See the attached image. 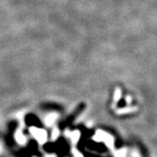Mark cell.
I'll use <instances>...</instances> for the list:
<instances>
[{
  "label": "cell",
  "mask_w": 157,
  "mask_h": 157,
  "mask_svg": "<svg viewBox=\"0 0 157 157\" xmlns=\"http://www.w3.org/2000/svg\"><path fill=\"white\" fill-rule=\"evenodd\" d=\"M94 140L96 142H104L105 145L110 149H113V147H114L113 137L107 132H104L102 131H98L96 132V134L94 136Z\"/></svg>",
  "instance_id": "cell-1"
},
{
  "label": "cell",
  "mask_w": 157,
  "mask_h": 157,
  "mask_svg": "<svg viewBox=\"0 0 157 157\" xmlns=\"http://www.w3.org/2000/svg\"><path fill=\"white\" fill-rule=\"evenodd\" d=\"M29 132H31L32 136L38 141V143H40V144H44L47 139V133L43 129L37 128V127H31Z\"/></svg>",
  "instance_id": "cell-2"
},
{
  "label": "cell",
  "mask_w": 157,
  "mask_h": 157,
  "mask_svg": "<svg viewBox=\"0 0 157 157\" xmlns=\"http://www.w3.org/2000/svg\"><path fill=\"white\" fill-rule=\"evenodd\" d=\"M15 140L20 145H25L27 143V138L24 136V133L22 132V131H17L15 132Z\"/></svg>",
  "instance_id": "cell-3"
},
{
  "label": "cell",
  "mask_w": 157,
  "mask_h": 157,
  "mask_svg": "<svg viewBox=\"0 0 157 157\" xmlns=\"http://www.w3.org/2000/svg\"><path fill=\"white\" fill-rule=\"evenodd\" d=\"M80 133L79 131H75V132H68V137L71 139V142L73 144H76L77 142L79 141L80 139Z\"/></svg>",
  "instance_id": "cell-4"
},
{
  "label": "cell",
  "mask_w": 157,
  "mask_h": 157,
  "mask_svg": "<svg viewBox=\"0 0 157 157\" xmlns=\"http://www.w3.org/2000/svg\"><path fill=\"white\" fill-rule=\"evenodd\" d=\"M57 118V115L55 114H50L48 116H46V119H44V123H46L47 126H51L52 124H53L56 120Z\"/></svg>",
  "instance_id": "cell-5"
},
{
  "label": "cell",
  "mask_w": 157,
  "mask_h": 157,
  "mask_svg": "<svg viewBox=\"0 0 157 157\" xmlns=\"http://www.w3.org/2000/svg\"><path fill=\"white\" fill-rule=\"evenodd\" d=\"M59 134H60V132L59 130L57 129H54L52 131V134H51V137H52V140H56L58 137H59Z\"/></svg>",
  "instance_id": "cell-6"
},
{
  "label": "cell",
  "mask_w": 157,
  "mask_h": 157,
  "mask_svg": "<svg viewBox=\"0 0 157 157\" xmlns=\"http://www.w3.org/2000/svg\"><path fill=\"white\" fill-rule=\"evenodd\" d=\"M116 157H126V151L125 149H120L116 152Z\"/></svg>",
  "instance_id": "cell-7"
},
{
  "label": "cell",
  "mask_w": 157,
  "mask_h": 157,
  "mask_svg": "<svg viewBox=\"0 0 157 157\" xmlns=\"http://www.w3.org/2000/svg\"><path fill=\"white\" fill-rule=\"evenodd\" d=\"M73 155H74V157H84L83 154H81V152H80L79 151H77V149H73Z\"/></svg>",
  "instance_id": "cell-8"
},
{
  "label": "cell",
  "mask_w": 157,
  "mask_h": 157,
  "mask_svg": "<svg viewBox=\"0 0 157 157\" xmlns=\"http://www.w3.org/2000/svg\"><path fill=\"white\" fill-rule=\"evenodd\" d=\"M120 96H121V92L120 90H116V94H115V100H118L119 99H120Z\"/></svg>",
  "instance_id": "cell-9"
},
{
  "label": "cell",
  "mask_w": 157,
  "mask_h": 157,
  "mask_svg": "<svg viewBox=\"0 0 157 157\" xmlns=\"http://www.w3.org/2000/svg\"><path fill=\"white\" fill-rule=\"evenodd\" d=\"M46 157H55V155H47Z\"/></svg>",
  "instance_id": "cell-10"
},
{
  "label": "cell",
  "mask_w": 157,
  "mask_h": 157,
  "mask_svg": "<svg viewBox=\"0 0 157 157\" xmlns=\"http://www.w3.org/2000/svg\"><path fill=\"white\" fill-rule=\"evenodd\" d=\"M134 157H140L137 153H136V154H134Z\"/></svg>",
  "instance_id": "cell-11"
},
{
  "label": "cell",
  "mask_w": 157,
  "mask_h": 157,
  "mask_svg": "<svg viewBox=\"0 0 157 157\" xmlns=\"http://www.w3.org/2000/svg\"><path fill=\"white\" fill-rule=\"evenodd\" d=\"M1 151H2V147H1V145H0V152H1Z\"/></svg>",
  "instance_id": "cell-12"
}]
</instances>
